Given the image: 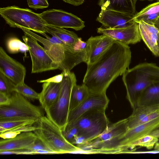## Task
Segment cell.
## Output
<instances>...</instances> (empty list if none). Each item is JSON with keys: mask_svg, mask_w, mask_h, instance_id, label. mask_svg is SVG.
Segmentation results:
<instances>
[{"mask_svg": "<svg viewBox=\"0 0 159 159\" xmlns=\"http://www.w3.org/2000/svg\"><path fill=\"white\" fill-rule=\"evenodd\" d=\"M131 58L129 45L115 41L94 63L87 65L83 84L89 93L106 92L111 83L129 68Z\"/></svg>", "mask_w": 159, "mask_h": 159, "instance_id": "6da1fadb", "label": "cell"}, {"mask_svg": "<svg viewBox=\"0 0 159 159\" xmlns=\"http://www.w3.org/2000/svg\"><path fill=\"white\" fill-rule=\"evenodd\" d=\"M24 32L26 33L42 43L46 52L62 71L70 70L82 62L86 63L87 56L86 50L73 48L55 36L50 37L44 33L45 38L35 34L31 30L19 27Z\"/></svg>", "mask_w": 159, "mask_h": 159, "instance_id": "7a4b0ae2", "label": "cell"}, {"mask_svg": "<svg viewBox=\"0 0 159 159\" xmlns=\"http://www.w3.org/2000/svg\"><path fill=\"white\" fill-rule=\"evenodd\" d=\"M122 79L126 91V98L133 109L137 107L138 100L143 91L159 80V66L151 63L139 64L127 69Z\"/></svg>", "mask_w": 159, "mask_h": 159, "instance_id": "3957f363", "label": "cell"}, {"mask_svg": "<svg viewBox=\"0 0 159 159\" xmlns=\"http://www.w3.org/2000/svg\"><path fill=\"white\" fill-rule=\"evenodd\" d=\"M127 118L109 124L101 134L77 146L89 153H121V140L127 130Z\"/></svg>", "mask_w": 159, "mask_h": 159, "instance_id": "277c9868", "label": "cell"}, {"mask_svg": "<svg viewBox=\"0 0 159 159\" xmlns=\"http://www.w3.org/2000/svg\"><path fill=\"white\" fill-rule=\"evenodd\" d=\"M37 123V128L33 132L37 139L55 154L80 151L78 147L65 139L60 128L47 116L41 117Z\"/></svg>", "mask_w": 159, "mask_h": 159, "instance_id": "5b68a950", "label": "cell"}, {"mask_svg": "<svg viewBox=\"0 0 159 159\" xmlns=\"http://www.w3.org/2000/svg\"><path fill=\"white\" fill-rule=\"evenodd\" d=\"M63 72L64 76L59 96L56 102L45 111L46 116L62 131L68 124L71 93L73 86L76 84L74 72Z\"/></svg>", "mask_w": 159, "mask_h": 159, "instance_id": "8992f818", "label": "cell"}, {"mask_svg": "<svg viewBox=\"0 0 159 159\" xmlns=\"http://www.w3.org/2000/svg\"><path fill=\"white\" fill-rule=\"evenodd\" d=\"M0 15L10 27H22L43 35L47 33L45 22L38 14L16 6L0 8Z\"/></svg>", "mask_w": 159, "mask_h": 159, "instance_id": "52a82bcc", "label": "cell"}, {"mask_svg": "<svg viewBox=\"0 0 159 159\" xmlns=\"http://www.w3.org/2000/svg\"><path fill=\"white\" fill-rule=\"evenodd\" d=\"M10 97L11 102L9 105L0 106V120L25 119L39 120L44 116L42 107L33 104L19 93L15 92Z\"/></svg>", "mask_w": 159, "mask_h": 159, "instance_id": "ba28073f", "label": "cell"}, {"mask_svg": "<svg viewBox=\"0 0 159 159\" xmlns=\"http://www.w3.org/2000/svg\"><path fill=\"white\" fill-rule=\"evenodd\" d=\"M105 111L100 109L88 111L71 123L77 126L80 133L88 141L101 134L108 127L109 122Z\"/></svg>", "mask_w": 159, "mask_h": 159, "instance_id": "9c48e42d", "label": "cell"}, {"mask_svg": "<svg viewBox=\"0 0 159 159\" xmlns=\"http://www.w3.org/2000/svg\"><path fill=\"white\" fill-rule=\"evenodd\" d=\"M22 39L29 48L32 61V73H36L59 69L54 62L34 37L24 32Z\"/></svg>", "mask_w": 159, "mask_h": 159, "instance_id": "30bf717a", "label": "cell"}, {"mask_svg": "<svg viewBox=\"0 0 159 159\" xmlns=\"http://www.w3.org/2000/svg\"><path fill=\"white\" fill-rule=\"evenodd\" d=\"M47 25L70 28L78 31L85 27L84 22L73 14L61 9H49L39 14Z\"/></svg>", "mask_w": 159, "mask_h": 159, "instance_id": "8fae6325", "label": "cell"}, {"mask_svg": "<svg viewBox=\"0 0 159 159\" xmlns=\"http://www.w3.org/2000/svg\"><path fill=\"white\" fill-rule=\"evenodd\" d=\"M109 101L106 92L89 93L81 104L69 111L68 123L73 122L88 111L93 110H106Z\"/></svg>", "mask_w": 159, "mask_h": 159, "instance_id": "7c38bea8", "label": "cell"}, {"mask_svg": "<svg viewBox=\"0 0 159 159\" xmlns=\"http://www.w3.org/2000/svg\"><path fill=\"white\" fill-rule=\"evenodd\" d=\"M0 71L16 85L24 82L26 74L25 67L9 56L2 47H0Z\"/></svg>", "mask_w": 159, "mask_h": 159, "instance_id": "4fadbf2b", "label": "cell"}, {"mask_svg": "<svg viewBox=\"0 0 159 159\" xmlns=\"http://www.w3.org/2000/svg\"><path fill=\"white\" fill-rule=\"evenodd\" d=\"M99 34L108 36L116 40L127 44H134L142 39L138 24L135 22L132 25L126 27L109 29L100 27L97 30Z\"/></svg>", "mask_w": 159, "mask_h": 159, "instance_id": "5bb4252c", "label": "cell"}, {"mask_svg": "<svg viewBox=\"0 0 159 159\" xmlns=\"http://www.w3.org/2000/svg\"><path fill=\"white\" fill-rule=\"evenodd\" d=\"M134 16L119 11L101 8L96 20L106 28H120L129 27L134 24L135 22L133 20Z\"/></svg>", "mask_w": 159, "mask_h": 159, "instance_id": "9a60e30c", "label": "cell"}, {"mask_svg": "<svg viewBox=\"0 0 159 159\" xmlns=\"http://www.w3.org/2000/svg\"><path fill=\"white\" fill-rule=\"evenodd\" d=\"M116 41L111 37L102 34L91 36L86 41L87 65L94 63Z\"/></svg>", "mask_w": 159, "mask_h": 159, "instance_id": "2e32d148", "label": "cell"}, {"mask_svg": "<svg viewBox=\"0 0 159 159\" xmlns=\"http://www.w3.org/2000/svg\"><path fill=\"white\" fill-rule=\"evenodd\" d=\"M158 128H159V117L146 123L127 130L120 142L121 152H126L130 143L149 135L153 131Z\"/></svg>", "mask_w": 159, "mask_h": 159, "instance_id": "e0dca14e", "label": "cell"}, {"mask_svg": "<svg viewBox=\"0 0 159 159\" xmlns=\"http://www.w3.org/2000/svg\"><path fill=\"white\" fill-rule=\"evenodd\" d=\"M37 139L36 135L32 131L21 133L13 138L1 139L0 152L29 149Z\"/></svg>", "mask_w": 159, "mask_h": 159, "instance_id": "ac0fdd59", "label": "cell"}, {"mask_svg": "<svg viewBox=\"0 0 159 159\" xmlns=\"http://www.w3.org/2000/svg\"><path fill=\"white\" fill-rule=\"evenodd\" d=\"M159 117V106L137 107L127 118V130Z\"/></svg>", "mask_w": 159, "mask_h": 159, "instance_id": "d6986e66", "label": "cell"}, {"mask_svg": "<svg viewBox=\"0 0 159 159\" xmlns=\"http://www.w3.org/2000/svg\"><path fill=\"white\" fill-rule=\"evenodd\" d=\"M142 39L152 53L159 57L158 40L159 31L154 25H151L141 20L138 23Z\"/></svg>", "mask_w": 159, "mask_h": 159, "instance_id": "ffe728a7", "label": "cell"}, {"mask_svg": "<svg viewBox=\"0 0 159 159\" xmlns=\"http://www.w3.org/2000/svg\"><path fill=\"white\" fill-rule=\"evenodd\" d=\"M61 82L43 83L42 89L39 93V100L41 107L46 111L57 100L61 91Z\"/></svg>", "mask_w": 159, "mask_h": 159, "instance_id": "44dd1931", "label": "cell"}, {"mask_svg": "<svg viewBox=\"0 0 159 159\" xmlns=\"http://www.w3.org/2000/svg\"><path fill=\"white\" fill-rule=\"evenodd\" d=\"M134 0H99L101 8L119 11L132 16L137 12Z\"/></svg>", "mask_w": 159, "mask_h": 159, "instance_id": "7402d4cb", "label": "cell"}, {"mask_svg": "<svg viewBox=\"0 0 159 159\" xmlns=\"http://www.w3.org/2000/svg\"><path fill=\"white\" fill-rule=\"evenodd\" d=\"M159 106V80L147 87L139 98L137 107Z\"/></svg>", "mask_w": 159, "mask_h": 159, "instance_id": "603a6c76", "label": "cell"}, {"mask_svg": "<svg viewBox=\"0 0 159 159\" xmlns=\"http://www.w3.org/2000/svg\"><path fill=\"white\" fill-rule=\"evenodd\" d=\"M46 28L47 33L52 36L57 37L70 47L78 49V44L81 38L75 32L63 28L49 25H47Z\"/></svg>", "mask_w": 159, "mask_h": 159, "instance_id": "cb8c5ba5", "label": "cell"}, {"mask_svg": "<svg viewBox=\"0 0 159 159\" xmlns=\"http://www.w3.org/2000/svg\"><path fill=\"white\" fill-rule=\"evenodd\" d=\"M159 18V1L149 4L137 12L133 17L134 21L137 23L143 20L154 25Z\"/></svg>", "mask_w": 159, "mask_h": 159, "instance_id": "d4e9b609", "label": "cell"}, {"mask_svg": "<svg viewBox=\"0 0 159 159\" xmlns=\"http://www.w3.org/2000/svg\"><path fill=\"white\" fill-rule=\"evenodd\" d=\"M89 93L88 89L83 84L81 85H78L76 84H74L70 94V111L81 104L87 98Z\"/></svg>", "mask_w": 159, "mask_h": 159, "instance_id": "484cf974", "label": "cell"}, {"mask_svg": "<svg viewBox=\"0 0 159 159\" xmlns=\"http://www.w3.org/2000/svg\"><path fill=\"white\" fill-rule=\"evenodd\" d=\"M39 120L35 119H12L0 120V134L18 127L33 125Z\"/></svg>", "mask_w": 159, "mask_h": 159, "instance_id": "4316f807", "label": "cell"}, {"mask_svg": "<svg viewBox=\"0 0 159 159\" xmlns=\"http://www.w3.org/2000/svg\"><path fill=\"white\" fill-rule=\"evenodd\" d=\"M6 43L7 50L10 53L15 54L20 52L25 53L29 51V48L27 44L16 37L9 38Z\"/></svg>", "mask_w": 159, "mask_h": 159, "instance_id": "83f0119b", "label": "cell"}, {"mask_svg": "<svg viewBox=\"0 0 159 159\" xmlns=\"http://www.w3.org/2000/svg\"><path fill=\"white\" fill-rule=\"evenodd\" d=\"M16 85L0 71V93L10 97L15 91Z\"/></svg>", "mask_w": 159, "mask_h": 159, "instance_id": "f1b7e54d", "label": "cell"}, {"mask_svg": "<svg viewBox=\"0 0 159 159\" xmlns=\"http://www.w3.org/2000/svg\"><path fill=\"white\" fill-rule=\"evenodd\" d=\"M15 91L29 100H39V93L36 92L24 82L16 85Z\"/></svg>", "mask_w": 159, "mask_h": 159, "instance_id": "f546056e", "label": "cell"}, {"mask_svg": "<svg viewBox=\"0 0 159 159\" xmlns=\"http://www.w3.org/2000/svg\"><path fill=\"white\" fill-rule=\"evenodd\" d=\"M158 141V138L152 135H148L130 143L128 147V149L139 146L145 147L148 149H151L154 147L155 144Z\"/></svg>", "mask_w": 159, "mask_h": 159, "instance_id": "4dcf8cb0", "label": "cell"}, {"mask_svg": "<svg viewBox=\"0 0 159 159\" xmlns=\"http://www.w3.org/2000/svg\"><path fill=\"white\" fill-rule=\"evenodd\" d=\"M62 132L65 139L69 142L75 145V140L80 133L77 126L73 123H68Z\"/></svg>", "mask_w": 159, "mask_h": 159, "instance_id": "1f68e13d", "label": "cell"}, {"mask_svg": "<svg viewBox=\"0 0 159 159\" xmlns=\"http://www.w3.org/2000/svg\"><path fill=\"white\" fill-rule=\"evenodd\" d=\"M27 2L29 7L36 10L47 8L49 5L48 0H27Z\"/></svg>", "mask_w": 159, "mask_h": 159, "instance_id": "d6a6232c", "label": "cell"}, {"mask_svg": "<svg viewBox=\"0 0 159 159\" xmlns=\"http://www.w3.org/2000/svg\"><path fill=\"white\" fill-rule=\"evenodd\" d=\"M64 72L62 71V72L60 74L46 80H38L37 82L40 83H43L45 82L56 83L61 82L62 80Z\"/></svg>", "mask_w": 159, "mask_h": 159, "instance_id": "836d02e7", "label": "cell"}, {"mask_svg": "<svg viewBox=\"0 0 159 159\" xmlns=\"http://www.w3.org/2000/svg\"><path fill=\"white\" fill-rule=\"evenodd\" d=\"M29 149L35 150H46L52 152L38 139L34 145Z\"/></svg>", "mask_w": 159, "mask_h": 159, "instance_id": "e575fe53", "label": "cell"}, {"mask_svg": "<svg viewBox=\"0 0 159 159\" xmlns=\"http://www.w3.org/2000/svg\"><path fill=\"white\" fill-rule=\"evenodd\" d=\"M11 102V97L0 93V106H5L9 105Z\"/></svg>", "mask_w": 159, "mask_h": 159, "instance_id": "d590c367", "label": "cell"}, {"mask_svg": "<svg viewBox=\"0 0 159 159\" xmlns=\"http://www.w3.org/2000/svg\"><path fill=\"white\" fill-rule=\"evenodd\" d=\"M18 134L17 133L13 132H6L0 134V137L1 138L3 139H11L15 137Z\"/></svg>", "mask_w": 159, "mask_h": 159, "instance_id": "8d00e7d4", "label": "cell"}, {"mask_svg": "<svg viewBox=\"0 0 159 159\" xmlns=\"http://www.w3.org/2000/svg\"><path fill=\"white\" fill-rule=\"evenodd\" d=\"M66 3L74 6H78L82 5L84 2V0H62Z\"/></svg>", "mask_w": 159, "mask_h": 159, "instance_id": "74e56055", "label": "cell"}, {"mask_svg": "<svg viewBox=\"0 0 159 159\" xmlns=\"http://www.w3.org/2000/svg\"><path fill=\"white\" fill-rule=\"evenodd\" d=\"M149 135L154 136L158 138L159 140V129L158 128L154 130Z\"/></svg>", "mask_w": 159, "mask_h": 159, "instance_id": "f35d334b", "label": "cell"}, {"mask_svg": "<svg viewBox=\"0 0 159 159\" xmlns=\"http://www.w3.org/2000/svg\"><path fill=\"white\" fill-rule=\"evenodd\" d=\"M154 25L157 28V29H158V30L159 31V18L156 21V22L155 23ZM158 47L159 48V37L158 40Z\"/></svg>", "mask_w": 159, "mask_h": 159, "instance_id": "ab89813d", "label": "cell"}, {"mask_svg": "<svg viewBox=\"0 0 159 159\" xmlns=\"http://www.w3.org/2000/svg\"><path fill=\"white\" fill-rule=\"evenodd\" d=\"M155 150L159 151V142H157L155 144L154 146Z\"/></svg>", "mask_w": 159, "mask_h": 159, "instance_id": "60d3db41", "label": "cell"}, {"mask_svg": "<svg viewBox=\"0 0 159 159\" xmlns=\"http://www.w3.org/2000/svg\"><path fill=\"white\" fill-rule=\"evenodd\" d=\"M134 2H135V3L136 4V2H137V1H138V0H134Z\"/></svg>", "mask_w": 159, "mask_h": 159, "instance_id": "b9f144b4", "label": "cell"}, {"mask_svg": "<svg viewBox=\"0 0 159 159\" xmlns=\"http://www.w3.org/2000/svg\"><path fill=\"white\" fill-rule=\"evenodd\" d=\"M140 1H144V0H148V1H152V0H140Z\"/></svg>", "mask_w": 159, "mask_h": 159, "instance_id": "7bdbcfd3", "label": "cell"}, {"mask_svg": "<svg viewBox=\"0 0 159 159\" xmlns=\"http://www.w3.org/2000/svg\"><path fill=\"white\" fill-rule=\"evenodd\" d=\"M157 1H159V0H157Z\"/></svg>", "mask_w": 159, "mask_h": 159, "instance_id": "ee69618b", "label": "cell"}]
</instances>
